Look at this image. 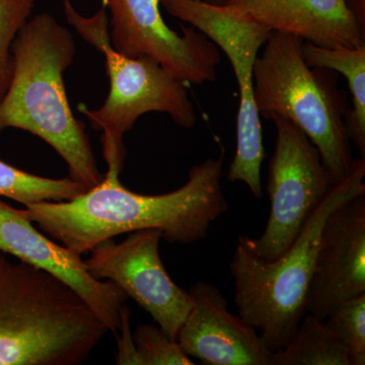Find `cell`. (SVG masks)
Listing matches in <instances>:
<instances>
[{
  "instance_id": "obj_19",
  "label": "cell",
  "mask_w": 365,
  "mask_h": 365,
  "mask_svg": "<svg viewBox=\"0 0 365 365\" xmlns=\"http://www.w3.org/2000/svg\"><path fill=\"white\" fill-rule=\"evenodd\" d=\"M139 365H193L190 356L160 327L140 325L133 334Z\"/></svg>"
},
{
  "instance_id": "obj_20",
  "label": "cell",
  "mask_w": 365,
  "mask_h": 365,
  "mask_svg": "<svg viewBox=\"0 0 365 365\" xmlns=\"http://www.w3.org/2000/svg\"><path fill=\"white\" fill-rule=\"evenodd\" d=\"M121 338L118 339L116 364L119 365H139L135 343L130 329V313L126 307L121 309Z\"/></svg>"
},
{
  "instance_id": "obj_16",
  "label": "cell",
  "mask_w": 365,
  "mask_h": 365,
  "mask_svg": "<svg viewBox=\"0 0 365 365\" xmlns=\"http://www.w3.org/2000/svg\"><path fill=\"white\" fill-rule=\"evenodd\" d=\"M88 190L85 185L71 178L50 179L36 176L0 160V197L23 205L43 201H69Z\"/></svg>"
},
{
  "instance_id": "obj_21",
  "label": "cell",
  "mask_w": 365,
  "mask_h": 365,
  "mask_svg": "<svg viewBox=\"0 0 365 365\" xmlns=\"http://www.w3.org/2000/svg\"><path fill=\"white\" fill-rule=\"evenodd\" d=\"M359 25L365 30V0H345Z\"/></svg>"
},
{
  "instance_id": "obj_8",
  "label": "cell",
  "mask_w": 365,
  "mask_h": 365,
  "mask_svg": "<svg viewBox=\"0 0 365 365\" xmlns=\"http://www.w3.org/2000/svg\"><path fill=\"white\" fill-rule=\"evenodd\" d=\"M110 13L109 33L116 51L130 58L155 60L184 85L213 83L220 53L215 43L193 26L182 34L165 24L160 0H102Z\"/></svg>"
},
{
  "instance_id": "obj_22",
  "label": "cell",
  "mask_w": 365,
  "mask_h": 365,
  "mask_svg": "<svg viewBox=\"0 0 365 365\" xmlns=\"http://www.w3.org/2000/svg\"><path fill=\"white\" fill-rule=\"evenodd\" d=\"M204 1L209 2V4H225L228 0H204Z\"/></svg>"
},
{
  "instance_id": "obj_11",
  "label": "cell",
  "mask_w": 365,
  "mask_h": 365,
  "mask_svg": "<svg viewBox=\"0 0 365 365\" xmlns=\"http://www.w3.org/2000/svg\"><path fill=\"white\" fill-rule=\"evenodd\" d=\"M365 294V193L334 209L322 230L307 313L327 317Z\"/></svg>"
},
{
  "instance_id": "obj_5",
  "label": "cell",
  "mask_w": 365,
  "mask_h": 365,
  "mask_svg": "<svg viewBox=\"0 0 365 365\" xmlns=\"http://www.w3.org/2000/svg\"><path fill=\"white\" fill-rule=\"evenodd\" d=\"M302 44L292 34H271L254 66L255 103L260 116L284 118L304 132L338 184L354 162L347 113L334 71L307 66Z\"/></svg>"
},
{
  "instance_id": "obj_10",
  "label": "cell",
  "mask_w": 365,
  "mask_h": 365,
  "mask_svg": "<svg viewBox=\"0 0 365 365\" xmlns=\"http://www.w3.org/2000/svg\"><path fill=\"white\" fill-rule=\"evenodd\" d=\"M0 251L63 281L81 297L108 331L116 334L127 295L116 284L93 277L79 255L46 237L21 209L0 200Z\"/></svg>"
},
{
  "instance_id": "obj_18",
  "label": "cell",
  "mask_w": 365,
  "mask_h": 365,
  "mask_svg": "<svg viewBox=\"0 0 365 365\" xmlns=\"http://www.w3.org/2000/svg\"><path fill=\"white\" fill-rule=\"evenodd\" d=\"M37 0H0V101L13 78V45Z\"/></svg>"
},
{
  "instance_id": "obj_2",
  "label": "cell",
  "mask_w": 365,
  "mask_h": 365,
  "mask_svg": "<svg viewBox=\"0 0 365 365\" xmlns=\"http://www.w3.org/2000/svg\"><path fill=\"white\" fill-rule=\"evenodd\" d=\"M76 54L71 31L52 14L29 19L14 42L13 78L0 101V132L16 128L40 137L63 158L69 178L91 189L105 175L66 95L64 72Z\"/></svg>"
},
{
  "instance_id": "obj_12",
  "label": "cell",
  "mask_w": 365,
  "mask_h": 365,
  "mask_svg": "<svg viewBox=\"0 0 365 365\" xmlns=\"http://www.w3.org/2000/svg\"><path fill=\"white\" fill-rule=\"evenodd\" d=\"M177 342L188 356L207 365H270L271 352L253 327L230 313L217 287L198 281Z\"/></svg>"
},
{
  "instance_id": "obj_14",
  "label": "cell",
  "mask_w": 365,
  "mask_h": 365,
  "mask_svg": "<svg viewBox=\"0 0 365 365\" xmlns=\"http://www.w3.org/2000/svg\"><path fill=\"white\" fill-rule=\"evenodd\" d=\"M302 56L313 68L342 74L352 98V109L346 115L348 137L365 158V45L355 48H327L304 42Z\"/></svg>"
},
{
  "instance_id": "obj_3",
  "label": "cell",
  "mask_w": 365,
  "mask_h": 365,
  "mask_svg": "<svg viewBox=\"0 0 365 365\" xmlns=\"http://www.w3.org/2000/svg\"><path fill=\"white\" fill-rule=\"evenodd\" d=\"M107 332L63 281L0 251V365H79Z\"/></svg>"
},
{
  "instance_id": "obj_15",
  "label": "cell",
  "mask_w": 365,
  "mask_h": 365,
  "mask_svg": "<svg viewBox=\"0 0 365 365\" xmlns=\"http://www.w3.org/2000/svg\"><path fill=\"white\" fill-rule=\"evenodd\" d=\"M270 365H350V360L325 321L307 313L289 342L271 353Z\"/></svg>"
},
{
  "instance_id": "obj_13",
  "label": "cell",
  "mask_w": 365,
  "mask_h": 365,
  "mask_svg": "<svg viewBox=\"0 0 365 365\" xmlns=\"http://www.w3.org/2000/svg\"><path fill=\"white\" fill-rule=\"evenodd\" d=\"M225 4L271 32L292 34L311 44L365 45V30L345 0H228Z\"/></svg>"
},
{
  "instance_id": "obj_1",
  "label": "cell",
  "mask_w": 365,
  "mask_h": 365,
  "mask_svg": "<svg viewBox=\"0 0 365 365\" xmlns=\"http://www.w3.org/2000/svg\"><path fill=\"white\" fill-rule=\"evenodd\" d=\"M223 158L222 153L194 165L187 182L169 193H134L121 184L120 175L106 173L98 186L72 200L43 201L21 210L79 256L98 242L148 228L160 230L167 242L193 244L205 239L230 209L222 185Z\"/></svg>"
},
{
  "instance_id": "obj_9",
  "label": "cell",
  "mask_w": 365,
  "mask_h": 365,
  "mask_svg": "<svg viewBox=\"0 0 365 365\" xmlns=\"http://www.w3.org/2000/svg\"><path fill=\"white\" fill-rule=\"evenodd\" d=\"M162 240L163 232L157 228L130 232L121 242L106 240L91 250L85 264L93 277L116 284L153 317L170 339L177 341L192 299L165 270L160 255Z\"/></svg>"
},
{
  "instance_id": "obj_6",
  "label": "cell",
  "mask_w": 365,
  "mask_h": 365,
  "mask_svg": "<svg viewBox=\"0 0 365 365\" xmlns=\"http://www.w3.org/2000/svg\"><path fill=\"white\" fill-rule=\"evenodd\" d=\"M66 20L79 35L103 53L110 79V91L98 109L81 108L91 126L103 132V153L107 173L121 174L126 158L124 135L138 118L151 112L165 113L182 128L197 122L186 85L168 73L150 58H130L113 48L109 16L104 6L90 18L81 16L71 0H63Z\"/></svg>"
},
{
  "instance_id": "obj_7",
  "label": "cell",
  "mask_w": 365,
  "mask_h": 365,
  "mask_svg": "<svg viewBox=\"0 0 365 365\" xmlns=\"http://www.w3.org/2000/svg\"><path fill=\"white\" fill-rule=\"evenodd\" d=\"M277 130L269 163L267 192L270 213L258 239L247 235L249 248L263 260L282 256L336 184L319 150L292 122L271 117Z\"/></svg>"
},
{
  "instance_id": "obj_17",
  "label": "cell",
  "mask_w": 365,
  "mask_h": 365,
  "mask_svg": "<svg viewBox=\"0 0 365 365\" xmlns=\"http://www.w3.org/2000/svg\"><path fill=\"white\" fill-rule=\"evenodd\" d=\"M324 321L347 349L350 365H364L365 294L346 300Z\"/></svg>"
},
{
  "instance_id": "obj_4",
  "label": "cell",
  "mask_w": 365,
  "mask_h": 365,
  "mask_svg": "<svg viewBox=\"0 0 365 365\" xmlns=\"http://www.w3.org/2000/svg\"><path fill=\"white\" fill-rule=\"evenodd\" d=\"M364 177L365 158H356L348 177L334 186L292 246L276 260H263L254 254L247 235L237 239L230 264L237 314L259 333L271 352L289 342L307 314L324 223L334 209L365 193Z\"/></svg>"
}]
</instances>
